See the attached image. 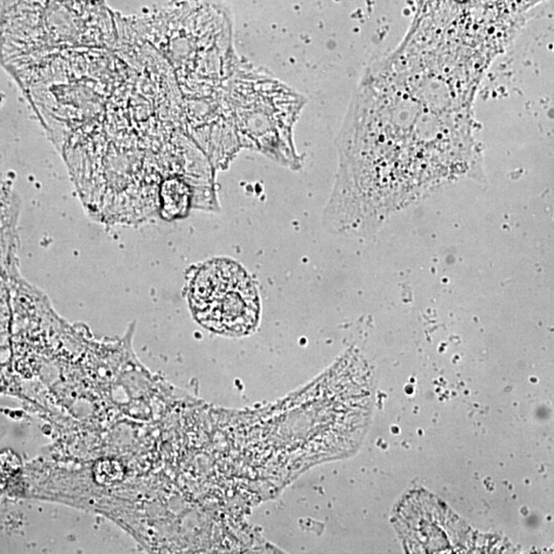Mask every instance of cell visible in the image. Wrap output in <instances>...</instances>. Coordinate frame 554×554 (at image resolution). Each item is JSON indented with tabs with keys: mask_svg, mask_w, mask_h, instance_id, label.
<instances>
[{
	"mask_svg": "<svg viewBox=\"0 0 554 554\" xmlns=\"http://www.w3.org/2000/svg\"><path fill=\"white\" fill-rule=\"evenodd\" d=\"M189 301L198 322L218 334L245 336L259 324V291L234 260L217 258L202 264L190 283Z\"/></svg>",
	"mask_w": 554,
	"mask_h": 554,
	"instance_id": "obj_2",
	"label": "cell"
},
{
	"mask_svg": "<svg viewBox=\"0 0 554 554\" xmlns=\"http://www.w3.org/2000/svg\"><path fill=\"white\" fill-rule=\"evenodd\" d=\"M94 468L95 477L99 483H115L123 477V467L115 461H102Z\"/></svg>",
	"mask_w": 554,
	"mask_h": 554,
	"instance_id": "obj_3",
	"label": "cell"
},
{
	"mask_svg": "<svg viewBox=\"0 0 554 554\" xmlns=\"http://www.w3.org/2000/svg\"><path fill=\"white\" fill-rule=\"evenodd\" d=\"M471 107L444 86L378 62L352 97L337 140L339 165L322 215L335 234L367 237L448 182L477 178Z\"/></svg>",
	"mask_w": 554,
	"mask_h": 554,
	"instance_id": "obj_1",
	"label": "cell"
}]
</instances>
